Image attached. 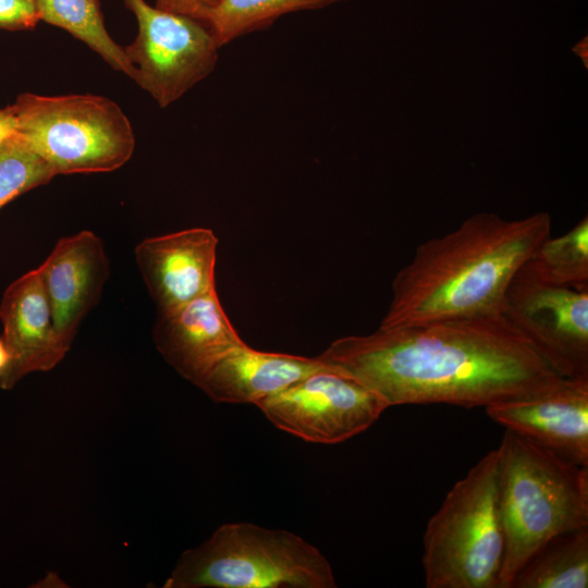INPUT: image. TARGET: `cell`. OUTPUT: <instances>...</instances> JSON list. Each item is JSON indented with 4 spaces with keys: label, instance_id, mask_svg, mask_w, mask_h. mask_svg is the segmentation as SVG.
<instances>
[{
    "label": "cell",
    "instance_id": "6da1fadb",
    "mask_svg": "<svg viewBox=\"0 0 588 588\" xmlns=\"http://www.w3.org/2000/svg\"><path fill=\"white\" fill-rule=\"evenodd\" d=\"M317 357L372 390L388 407H486L568 379L502 313L378 327L339 338Z\"/></svg>",
    "mask_w": 588,
    "mask_h": 588
},
{
    "label": "cell",
    "instance_id": "7a4b0ae2",
    "mask_svg": "<svg viewBox=\"0 0 588 588\" xmlns=\"http://www.w3.org/2000/svg\"><path fill=\"white\" fill-rule=\"evenodd\" d=\"M550 235L546 212L511 221L478 213L425 241L395 274L379 327L502 313L510 282Z\"/></svg>",
    "mask_w": 588,
    "mask_h": 588
},
{
    "label": "cell",
    "instance_id": "3957f363",
    "mask_svg": "<svg viewBox=\"0 0 588 588\" xmlns=\"http://www.w3.org/2000/svg\"><path fill=\"white\" fill-rule=\"evenodd\" d=\"M498 452L505 555L499 588L553 537L588 527V467L506 429Z\"/></svg>",
    "mask_w": 588,
    "mask_h": 588
},
{
    "label": "cell",
    "instance_id": "277c9868",
    "mask_svg": "<svg viewBox=\"0 0 588 588\" xmlns=\"http://www.w3.org/2000/svg\"><path fill=\"white\" fill-rule=\"evenodd\" d=\"M327 558L298 535L226 523L179 558L164 588H335Z\"/></svg>",
    "mask_w": 588,
    "mask_h": 588
},
{
    "label": "cell",
    "instance_id": "5b68a950",
    "mask_svg": "<svg viewBox=\"0 0 588 588\" xmlns=\"http://www.w3.org/2000/svg\"><path fill=\"white\" fill-rule=\"evenodd\" d=\"M505 555L497 449L446 493L424 534L427 588H499Z\"/></svg>",
    "mask_w": 588,
    "mask_h": 588
},
{
    "label": "cell",
    "instance_id": "8992f818",
    "mask_svg": "<svg viewBox=\"0 0 588 588\" xmlns=\"http://www.w3.org/2000/svg\"><path fill=\"white\" fill-rule=\"evenodd\" d=\"M12 106L17 117L16 134L56 174L111 172L133 156L132 124L109 98L22 93Z\"/></svg>",
    "mask_w": 588,
    "mask_h": 588
},
{
    "label": "cell",
    "instance_id": "52a82bcc",
    "mask_svg": "<svg viewBox=\"0 0 588 588\" xmlns=\"http://www.w3.org/2000/svg\"><path fill=\"white\" fill-rule=\"evenodd\" d=\"M124 1L138 24L137 36L124 47L135 69L133 81L164 109L210 75L221 47L201 21L145 0Z\"/></svg>",
    "mask_w": 588,
    "mask_h": 588
},
{
    "label": "cell",
    "instance_id": "ba28073f",
    "mask_svg": "<svg viewBox=\"0 0 588 588\" xmlns=\"http://www.w3.org/2000/svg\"><path fill=\"white\" fill-rule=\"evenodd\" d=\"M255 405L278 429L318 444L362 433L388 408L372 390L329 366Z\"/></svg>",
    "mask_w": 588,
    "mask_h": 588
},
{
    "label": "cell",
    "instance_id": "9c48e42d",
    "mask_svg": "<svg viewBox=\"0 0 588 588\" xmlns=\"http://www.w3.org/2000/svg\"><path fill=\"white\" fill-rule=\"evenodd\" d=\"M502 314L559 373L588 380V291L541 282L520 268Z\"/></svg>",
    "mask_w": 588,
    "mask_h": 588
},
{
    "label": "cell",
    "instance_id": "30bf717a",
    "mask_svg": "<svg viewBox=\"0 0 588 588\" xmlns=\"http://www.w3.org/2000/svg\"><path fill=\"white\" fill-rule=\"evenodd\" d=\"M485 408L492 420L506 429L588 467V380L568 378L546 392Z\"/></svg>",
    "mask_w": 588,
    "mask_h": 588
},
{
    "label": "cell",
    "instance_id": "8fae6325",
    "mask_svg": "<svg viewBox=\"0 0 588 588\" xmlns=\"http://www.w3.org/2000/svg\"><path fill=\"white\" fill-rule=\"evenodd\" d=\"M218 243L211 229L191 228L147 237L136 246V264L158 314L216 287Z\"/></svg>",
    "mask_w": 588,
    "mask_h": 588
},
{
    "label": "cell",
    "instance_id": "7c38bea8",
    "mask_svg": "<svg viewBox=\"0 0 588 588\" xmlns=\"http://www.w3.org/2000/svg\"><path fill=\"white\" fill-rule=\"evenodd\" d=\"M37 269L50 302L56 336L68 353L109 278L103 242L91 231L64 236Z\"/></svg>",
    "mask_w": 588,
    "mask_h": 588
},
{
    "label": "cell",
    "instance_id": "4fadbf2b",
    "mask_svg": "<svg viewBox=\"0 0 588 588\" xmlns=\"http://www.w3.org/2000/svg\"><path fill=\"white\" fill-rule=\"evenodd\" d=\"M0 319L9 353L0 372L1 389L14 388L32 372L51 370L66 355L56 336L50 302L37 268L7 287Z\"/></svg>",
    "mask_w": 588,
    "mask_h": 588
},
{
    "label": "cell",
    "instance_id": "5bb4252c",
    "mask_svg": "<svg viewBox=\"0 0 588 588\" xmlns=\"http://www.w3.org/2000/svg\"><path fill=\"white\" fill-rule=\"evenodd\" d=\"M152 339L163 359L193 384L245 342L219 299L217 287L168 314H158Z\"/></svg>",
    "mask_w": 588,
    "mask_h": 588
},
{
    "label": "cell",
    "instance_id": "9a60e30c",
    "mask_svg": "<svg viewBox=\"0 0 588 588\" xmlns=\"http://www.w3.org/2000/svg\"><path fill=\"white\" fill-rule=\"evenodd\" d=\"M326 367L317 356L264 352L244 343L219 359L196 387L217 403L256 404Z\"/></svg>",
    "mask_w": 588,
    "mask_h": 588
},
{
    "label": "cell",
    "instance_id": "2e32d148",
    "mask_svg": "<svg viewBox=\"0 0 588 588\" xmlns=\"http://www.w3.org/2000/svg\"><path fill=\"white\" fill-rule=\"evenodd\" d=\"M588 527L549 540L517 573L512 588H587Z\"/></svg>",
    "mask_w": 588,
    "mask_h": 588
},
{
    "label": "cell",
    "instance_id": "e0dca14e",
    "mask_svg": "<svg viewBox=\"0 0 588 588\" xmlns=\"http://www.w3.org/2000/svg\"><path fill=\"white\" fill-rule=\"evenodd\" d=\"M40 21L69 32L110 66L133 79L135 69L124 48L109 35L99 0H36Z\"/></svg>",
    "mask_w": 588,
    "mask_h": 588
},
{
    "label": "cell",
    "instance_id": "ac0fdd59",
    "mask_svg": "<svg viewBox=\"0 0 588 588\" xmlns=\"http://www.w3.org/2000/svg\"><path fill=\"white\" fill-rule=\"evenodd\" d=\"M522 269L548 284L588 291V218L559 237L548 236Z\"/></svg>",
    "mask_w": 588,
    "mask_h": 588
},
{
    "label": "cell",
    "instance_id": "d6986e66",
    "mask_svg": "<svg viewBox=\"0 0 588 588\" xmlns=\"http://www.w3.org/2000/svg\"><path fill=\"white\" fill-rule=\"evenodd\" d=\"M342 1L346 0H221L204 23L223 47L241 36L269 28L283 15Z\"/></svg>",
    "mask_w": 588,
    "mask_h": 588
},
{
    "label": "cell",
    "instance_id": "ffe728a7",
    "mask_svg": "<svg viewBox=\"0 0 588 588\" xmlns=\"http://www.w3.org/2000/svg\"><path fill=\"white\" fill-rule=\"evenodd\" d=\"M53 169L17 134L0 146V209L56 176Z\"/></svg>",
    "mask_w": 588,
    "mask_h": 588
},
{
    "label": "cell",
    "instance_id": "44dd1931",
    "mask_svg": "<svg viewBox=\"0 0 588 588\" xmlns=\"http://www.w3.org/2000/svg\"><path fill=\"white\" fill-rule=\"evenodd\" d=\"M39 21L36 0H0V29L27 30Z\"/></svg>",
    "mask_w": 588,
    "mask_h": 588
},
{
    "label": "cell",
    "instance_id": "7402d4cb",
    "mask_svg": "<svg viewBox=\"0 0 588 588\" xmlns=\"http://www.w3.org/2000/svg\"><path fill=\"white\" fill-rule=\"evenodd\" d=\"M221 0H156L155 7L162 11L191 16L204 23L206 15Z\"/></svg>",
    "mask_w": 588,
    "mask_h": 588
},
{
    "label": "cell",
    "instance_id": "603a6c76",
    "mask_svg": "<svg viewBox=\"0 0 588 588\" xmlns=\"http://www.w3.org/2000/svg\"><path fill=\"white\" fill-rule=\"evenodd\" d=\"M17 133V117L13 106L0 108V146Z\"/></svg>",
    "mask_w": 588,
    "mask_h": 588
},
{
    "label": "cell",
    "instance_id": "cb8c5ba5",
    "mask_svg": "<svg viewBox=\"0 0 588 588\" xmlns=\"http://www.w3.org/2000/svg\"><path fill=\"white\" fill-rule=\"evenodd\" d=\"M9 362V353L2 339H0V372Z\"/></svg>",
    "mask_w": 588,
    "mask_h": 588
}]
</instances>
